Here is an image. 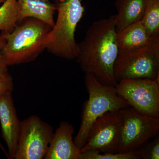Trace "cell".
Returning a JSON list of instances; mask_svg holds the SVG:
<instances>
[{
  "label": "cell",
  "instance_id": "obj_1",
  "mask_svg": "<svg viewBox=\"0 0 159 159\" xmlns=\"http://www.w3.org/2000/svg\"><path fill=\"white\" fill-rule=\"evenodd\" d=\"M119 48L116 16L94 22L78 43L77 62L85 74L93 75L100 82L116 86L114 66Z\"/></svg>",
  "mask_w": 159,
  "mask_h": 159
},
{
  "label": "cell",
  "instance_id": "obj_2",
  "mask_svg": "<svg viewBox=\"0 0 159 159\" xmlns=\"http://www.w3.org/2000/svg\"><path fill=\"white\" fill-rule=\"evenodd\" d=\"M52 27L34 18L19 22L10 32H2L5 39L2 54L8 66L35 60L46 49L48 35Z\"/></svg>",
  "mask_w": 159,
  "mask_h": 159
},
{
  "label": "cell",
  "instance_id": "obj_3",
  "mask_svg": "<svg viewBox=\"0 0 159 159\" xmlns=\"http://www.w3.org/2000/svg\"><path fill=\"white\" fill-rule=\"evenodd\" d=\"M84 83L89 98L83 105L81 124L74 139L75 145L80 150L85 145L91 129L97 119L107 112L129 106L117 93L116 86L102 83L89 74H85Z\"/></svg>",
  "mask_w": 159,
  "mask_h": 159
},
{
  "label": "cell",
  "instance_id": "obj_4",
  "mask_svg": "<svg viewBox=\"0 0 159 159\" xmlns=\"http://www.w3.org/2000/svg\"><path fill=\"white\" fill-rule=\"evenodd\" d=\"M56 6L57 17L48 35L46 49L63 59H77L78 43L75 34L85 11L84 6L81 0H60Z\"/></svg>",
  "mask_w": 159,
  "mask_h": 159
},
{
  "label": "cell",
  "instance_id": "obj_5",
  "mask_svg": "<svg viewBox=\"0 0 159 159\" xmlns=\"http://www.w3.org/2000/svg\"><path fill=\"white\" fill-rule=\"evenodd\" d=\"M114 72L118 82L123 79L159 77V32L152 35L145 45L119 50Z\"/></svg>",
  "mask_w": 159,
  "mask_h": 159
},
{
  "label": "cell",
  "instance_id": "obj_6",
  "mask_svg": "<svg viewBox=\"0 0 159 159\" xmlns=\"http://www.w3.org/2000/svg\"><path fill=\"white\" fill-rule=\"evenodd\" d=\"M121 137L118 152H134L159 132V119L138 113L132 108L120 110Z\"/></svg>",
  "mask_w": 159,
  "mask_h": 159
},
{
  "label": "cell",
  "instance_id": "obj_7",
  "mask_svg": "<svg viewBox=\"0 0 159 159\" xmlns=\"http://www.w3.org/2000/svg\"><path fill=\"white\" fill-rule=\"evenodd\" d=\"M54 133L52 126L36 115L21 121L14 159L44 158Z\"/></svg>",
  "mask_w": 159,
  "mask_h": 159
},
{
  "label": "cell",
  "instance_id": "obj_8",
  "mask_svg": "<svg viewBox=\"0 0 159 159\" xmlns=\"http://www.w3.org/2000/svg\"><path fill=\"white\" fill-rule=\"evenodd\" d=\"M116 88L118 95L135 111L159 118V77L155 79H123Z\"/></svg>",
  "mask_w": 159,
  "mask_h": 159
},
{
  "label": "cell",
  "instance_id": "obj_9",
  "mask_svg": "<svg viewBox=\"0 0 159 159\" xmlns=\"http://www.w3.org/2000/svg\"><path fill=\"white\" fill-rule=\"evenodd\" d=\"M120 110L110 111L99 117L93 124L86 142L80 149L101 153H117L121 137Z\"/></svg>",
  "mask_w": 159,
  "mask_h": 159
},
{
  "label": "cell",
  "instance_id": "obj_10",
  "mask_svg": "<svg viewBox=\"0 0 159 159\" xmlns=\"http://www.w3.org/2000/svg\"><path fill=\"white\" fill-rule=\"evenodd\" d=\"M0 124L9 159H14L19 136L21 121L18 117L12 93L0 97Z\"/></svg>",
  "mask_w": 159,
  "mask_h": 159
},
{
  "label": "cell",
  "instance_id": "obj_11",
  "mask_svg": "<svg viewBox=\"0 0 159 159\" xmlns=\"http://www.w3.org/2000/svg\"><path fill=\"white\" fill-rule=\"evenodd\" d=\"M74 129L67 122H61L53 134L45 159H80L81 151L73 139Z\"/></svg>",
  "mask_w": 159,
  "mask_h": 159
},
{
  "label": "cell",
  "instance_id": "obj_12",
  "mask_svg": "<svg viewBox=\"0 0 159 159\" xmlns=\"http://www.w3.org/2000/svg\"><path fill=\"white\" fill-rule=\"evenodd\" d=\"M19 12V22L31 17L43 21L53 27L56 5L50 0H16Z\"/></svg>",
  "mask_w": 159,
  "mask_h": 159
},
{
  "label": "cell",
  "instance_id": "obj_13",
  "mask_svg": "<svg viewBox=\"0 0 159 159\" xmlns=\"http://www.w3.org/2000/svg\"><path fill=\"white\" fill-rule=\"evenodd\" d=\"M148 0H117L116 30L121 31L127 26L142 20Z\"/></svg>",
  "mask_w": 159,
  "mask_h": 159
},
{
  "label": "cell",
  "instance_id": "obj_14",
  "mask_svg": "<svg viewBox=\"0 0 159 159\" xmlns=\"http://www.w3.org/2000/svg\"><path fill=\"white\" fill-rule=\"evenodd\" d=\"M151 36L141 21L134 23L117 32L119 50L135 48L145 45L149 42Z\"/></svg>",
  "mask_w": 159,
  "mask_h": 159
},
{
  "label": "cell",
  "instance_id": "obj_15",
  "mask_svg": "<svg viewBox=\"0 0 159 159\" xmlns=\"http://www.w3.org/2000/svg\"><path fill=\"white\" fill-rule=\"evenodd\" d=\"M19 22L16 0H6L0 6V31L10 32Z\"/></svg>",
  "mask_w": 159,
  "mask_h": 159
},
{
  "label": "cell",
  "instance_id": "obj_16",
  "mask_svg": "<svg viewBox=\"0 0 159 159\" xmlns=\"http://www.w3.org/2000/svg\"><path fill=\"white\" fill-rule=\"evenodd\" d=\"M141 21L151 36L159 32V0H148Z\"/></svg>",
  "mask_w": 159,
  "mask_h": 159
},
{
  "label": "cell",
  "instance_id": "obj_17",
  "mask_svg": "<svg viewBox=\"0 0 159 159\" xmlns=\"http://www.w3.org/2000/svg\"><path fill=\"white\" fill-rule=\"evenodd\" d=\"M80 159H140L135 151L125 153H101L97 151L81 152Z\"/></svg>",
  "mask_w": 159,
  "mask_h": 159
},
{
  "label": "cell",
  "instance_id": "obj_18",
  "mask_svg": "<svg viewBox=\"0 0 159 159\" xmlns=\"http://www.w3.org/2000/svg\"><path fill=\"white\" fill-rule=\"evenodd\" d=\"M135 152L140 159H159V135L154 138L152 141L146 142Z\"/></svg>",
  "mask_w": 159,
  "mask_h": 159
},
{
  "label": "cell",
  "instance_id": "obj_19",
  "mask_svg": "<svg viewBox=\"0 0 159 159\" xmlns=\"http://www.w3.org/2000/svg\"><path fill=\"white\" fill-rule=\"evenodd\" d=\"M13 79L9 72L0 74V97L7 93H12Z\"/></svg>",
  "mask_w": 159,
  "mask_h": 159
},
{
  "label": "cell",
  "instance_id": "obj_20",
  "mask_svg": "<svg viewBox=\"0 0 159 159\" xmlns=\"http://www.w3.org/2000/svg\"><path fill=\"white\" fill-rule=\"evenodd\" d=\"M5 42V39L0 35V74L8 72V66L6 65L2 53Z\"/></svg>",
  "mask_w": 159,
  "mask_h": 159
},
{
  "label": "cell",
  "instance_id": "obj_21",
  "mask_svg": "<svg viewBox=\"0 0 159 159\" xmlns=\"http://www.w3.org/2000/svg\"><path fill=\"white\" fill-rule=\"evenodd\" d=\"M6 1V0H0V5L2 4Z\"/></svg>",
  "mask_w": 159,
  "mask_h": 159
}]
</instances>
